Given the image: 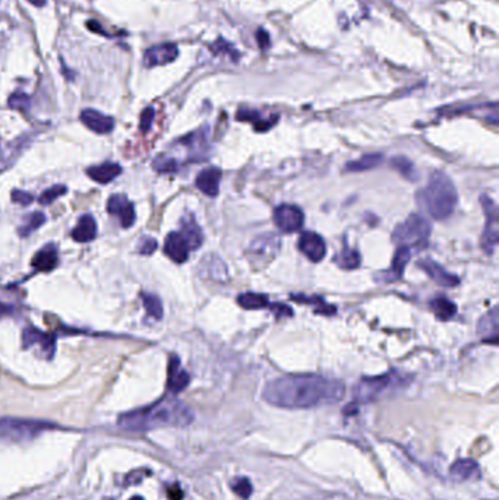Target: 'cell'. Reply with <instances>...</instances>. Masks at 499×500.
Returning a JSON list of instances; mask_svg holds the SVG:
<instances>
[{
  "label": "cell",
  "mask_w": 499,
  "mask_h": 500,
  "mask_svg": "<svg viewBox=\"0 0 499 500\" xmlns=\"http://www.w3.org/2000/svg\"><path fill=\"white\" fill-rule=\"evenodd\" d=\"M274 223L284 232H296L305 224V214L296 205L283 204L274 209Z\"/></svg>",
  "instance_id": "9c48e42d"
},
{
  "label": "cell",
  "mask_w": 499,
  "mask_h": 500,
  "mask_svg": "<svg viewBox=\"0 0 499 500\" xmlns=\"http://www.w3.org/2000/svg\"><path fill=\"white\" fill-rule=\"evenodd\" d=\"M237 303L246 310H259V309H265V307H268L271 310V307H273V303L268 300V297H266L265 294H258V293L239 294Z\"/></svg>",
  "instance_id": "1f68e13d"
},
{
  "label": "cell",
  "mask_w": 499,
  "mask_h": 500,
  "mask_svg": "<svg viewBox=\"0 0 499 500\" xmlns=\"http://www.w3.org/2000/svg\"><path fill=\"white\" fill-rule=\"evenodd\" d=\"M28 2L32 3L34 6H44L47 0H28Z\"/></svg>",
  "instance_id": "7dc6e473"
},
{
  "label": "cell",
  "mask_w": 499,
  "mask_h": 500,
  "mask_svg": "<svg viewBox=\"0 0 499 500\" xmlns=\"http://www.w3.org/2000/svg\"><path fill=\"white\" fill-rule=\"evenodd\" d=\"M480 202L485 213V228L482 232L480 246L485 253L492 254L499 241V211L495 201L489 196L482 195Z\"/></svg>",
  "instance_id": "8992f818"
},
{
  "label": "cell",
  "mask_w": 499,
  "mask_h": 500,
  "mask_svg": "<svg viewBox=\"0 0 499 500\" xmlns=\"http://www.w3.org/2000/svg\"><path fill=\"white\" fill-rule=\"evenodd\" d=\"M431 224H429V221L425 217L419 214H412L394 230L392 241L399 244V246L419 248L425 246L427 243L429 237H431Z\"/></svg>",
  "instance_id": "277c9868"
},
{
  "label": "cell",
  "mask_w": 499,
  "mask_h": 500,
  "mask_svg": "<svg viewBox=\"0 0 499 500\" xmlns=\"http://www.w3.org/2000/svg\"><path fill=\"white\" fill-rule=\"evenodd\" d=\"M167 494H169V499L170 500H180L183 497V493L180 490V487L178 484L171 486L167 488Z\"/></svg>",
  "instance_id": "f6af8a7d"
},
{
  "label": "cell",
  "mask_w": 499,
  "mask_h": 500,
  "mask_svg": "<svg viewBox=\"0 0 499 500\" xmlns=\"http://www.w3.org/2000/svg\"><path fill=\"white\" fill-rule=\"evenodd\" d=\"M429 306H431V310L434 312V315L439 319V320H449L452 316H456L457 313V305L454 301H451L449 298H447L445 296H438L436 298L429 301Z\"/></svg>",
  "instance_id": "f1b7e54d"
},
{
  "label": "cell",
  "mask_w": 499,
  "mask_h": 500,
  "mask_svg": "<svg viewBox=\"0 0 499 500\" xmlns=\"http://www.w3.org/2000/svg\"><path fill=\"white\" fill-rule=\"evenodd\" d=\"M297 246L299 250L313 263L321 262L325 258V254H327V243L315 231L301 232Z\"/></svg>",
  "instance_id": "30bf717a"
},
{
  "label": "cell",
  "mask_w": 499,
  "mask_h": 500,
  "mask_svg": "<svg viewBox=\"0 0 499 500\" xmlns=\"http://www.w3.org/2000/svg\"><path fill=\"white\" fill-rule=\"evenodd\" d=\"M290 297H292V300H295V301H299V303H304V305L313 306V310H315L317 313H319V315L332 316V315H335V312H337V309H335V307H334V306H331V305H328L327 301H325V300H323L322 297H319V296L292 294Z\"/></svg>",
  "instance_id": "f546056e"
},
{
  "label": "cell",
  "mask_w": 499,
  "mask_h": 500,
  "mask_svg": "<svg viewBox=\"0 0 499 500\" xmlns=\"http://www.w3.org/2000/svg\"><path fill=\"white\" fill-rule=\"evenodd\" d=\"M390 164H391V167L394 170L399 171L405 180H409V182H417V180H419V173H417L414 164H413V162L409 158H405L403 155L394 157L390 161Z\"/></svg>",
  "instance_id": "d6a6232c"
},
{
  "label": "cell",
  "mask_w": 499,
  "mask_h": 500,
  "mask_svg": "<svg viewBox=\"0 0 499 500\" xmlns=\"http://www.w3.org/2000/svg\"><path fill=\"white\" fill-rule=\"evenodd\" d=\"M34 197L27 193V192H22V191H14L12 192V201L15 204H19V205H30L32 202Z\"/></svg>",
  "instance_id": "7bdbcfd3"
},
{
  "label": "cell",
  "mask_w": 499,
  "mask_h": 500,
  "mask_svg": "<svg viewBox=\"0 0 499 500\" xmlns=\"http://www.w3.org/2000/svg\"><path fill=\"white\" fill-rule=\"evenodd\" d=\"M59 265V253L54 244H47L40 249L31 261V266L39 272H50Z\"/></svg>",
  "instance_id": "44dd1931"
},
{
  "label": "cell",
  "mask_w": 499,
  "mask_h": 500,
  "mask_svg": "<svg viewBox=\"0 0 499 500\" xmlns=\"http://www.w3.org/2000/svg\"><path fill=\"white\" fill-rule=\"evenodd\" d=\"M280 249V239L275 235H262L255 239L248 249V257L255 268H262V266L268 265L278 253Z\"/></svg>",
  "instance_id": "ba28073f"
},
{
  "label": "cell",
  "mask_w": 499,
  "mask_h": 500,
  "mask_svg": "<svg viewBox=\"0 0 499 500\" xmlns=\"http://www.w3.org/2000/svg\"><path fill=\"white\" fill-rule=\"evenodd\" d=\"M182 144H184V146H188L192 151V160L200 161V160H205L206 157V148H208V127H202V129L196 131L191 135H188L187 138H183Z\"/></svg>",
  "instance_id": "603a6c76"
},
{
  "label": "cell",
  "mask_w": 499,
  "mask_h": 500,
  "mask_svg": "<svg viewBox=\"0 0 499 500\" xmlns=\"http://www.w3.org/2000/svg\"><path fill=\"white\" fill-rule=\"evenodd\" d=\"M45 221H47V217L44 215V213H32L24 219V223L18 227V235L25 239L31 236L34 231L39 230Z\"/></svg>",
  "instance_id": "836d02e7"
},
{
  "label": "cell",
  "mask_w": 499,
  "mask_h": 500,
  "mask_svg": "<svg viewBox=\"0 0 499 500\" xmlns=\"http://www.w3.org/2000/svg\"><path fill=\"white\" fill-rule=\"evenodd\" d=\"M52 427L54 426L47 422L28 418H0V439L9 442L31 440Z\"/></svg>",
  "instance_id": "5b68a950"
},
{
  "label": "cell",
  "mask_w": 499,
  "mask_h": 500,
  "mask_svg": "<svg viewBox=\"0 0 499 500\" xmlns=\"http://www.w3.org/2000/svg\"><path fill=\"white\" fill-rule=\"evenodd\" d=\"M211 50H213L215 54L222 53L223 50H227V53L230 54V57H233V61H235V62H237L239 53H237L233 47H231V44H229V43H227V41H224L223 39H220L215 44H213V45H211Z\"/></svg>",
  "instance_id": "60d3db41"
},
{
  "label": "cell",
  "mask_w": 499,
  "mask_h": 500,
  "mask_svg": "<svg viewBox=\"0 0 499 500\" xmlns=\"http://www.w3.org/2000/svg\"><path fill=\"white\" fill-rule=\"evenodd\" d=\"M179 56V49L176 44L171 43H164V44H158L151 47L148 50H145L144 53V66L145 67H156V66H162V65H169L171 62H175Z\"/></svg>",
  "instance_id": "8fae6325"
},
{
  "label": "cell",
  "mask_w": 499,
  "mask_h": 500,
  "mask_svg": "<svg viewBox=\"0 0 499 500\" xmlns=\"http://www.w3.org/2000/svg\"><path fill=\"white\" fill-rule=\"evenodd\" d=\"M193 422V413L189 406L178 398L166 397L144 409L125 413L118 424L125 430L144 432L161 426L184 427Z\"/></svg>",
  "instance_id": "7a4b0ae2"
},
{
  "label": "cell",
  "mask_w": 499,
  "mask_h": 500,
  "mask_svg": "<svg viewBox=\"0 0 499 500\" xmlns=\"http://www.w3.org/2000/svg\"><path fill=\"white\" fill-rule=\"evenodd\" d=\"M180 226H182V228L179 232L189 244V249L191 250L200 249L204 243V232H202L201 227L198 226V223H196L193 215H191V214L184 215L180 221Z\"/></svg>",
  "instance_id": "7402d4cb"
},
{
  "label": "cell",
  "mask_w": 499,
  "mask_h": 500,
  "mask_svg": "<svg viewBox=\"0 0 499 500\" xmlns=\"http://www.w3.org/2000/svg\"><path fill=\"white\" fill-rule=\"evenodd\" d=\"M394 382H396V375L394 373H387L384 376L375 378H363L353 389L354 402L366 404L378 400L382 393L391 388Z\"/></svg>",
  "instance_id": "52a82bcc"
},
{
  "label": "cell",
  "mask_w": 499,
  "mask_h": 500,
  "mask_svg": "<svg viewBox=\"0 0 499 500\" xmlns=\"http://www.w3.org/2000/svg\"><path fill=\"white\" fill-rule=\"evenodd\" d=\"M478 332L483 343L496 345L499 341V307L495 306L479 320Z\"/></svg>",
  "instance_id": "e0dca14e"
},
{
  "label": "cell",
  "mask_w": 499,
  "mask_h": 500,
  "mask_svg": "<svg viewBox=\"0 0 499 500\" xmlns=\"http://www.w3.org/2000/svg\"><path fill=\"white\" fill-rule=\"evenodd\" d=\"M8 104H9V107L14 110L27 111L31 107V98L27 94H24V92H15V94L9 97Z\"/></svg>",
  "instance_id": "74e56055"
},
{
  "label": "cell",
  "mask_w": 499,
  "mask_h": 500,
  "mask_svg": "<svg viewBox=\"0 0 499 500\" xmlns=\"http://www.w3.org/2000/svg\"><path fill=\"white\" fill-rule=\"evenodd\" d=\"M22 343H24V348L40 345L41 351L49 358H52L56 351V336L50 334H44L43 331L34 327H28L24 329V332H22Z\"/></svg>",
  "instance_id": "4fadbf2b"
},
{
  "label": "cell",
  "mask_w": 499,
  "mask_h": 500,
  "mask_svg": "<svg viewBox=\"0 0 499 500\" xmlns=\"http://www.w3.org/2000/svg\"><path fill=\"white\" fill-rule=\"evenodd\" d=\"M382 160H384V155L382 154H368L363 155L361 160H354L350 161L346 164V171L347 173H362V171H368L372 170L375 167H378Z\"/></svg>",
  "instance_id": "4dcf8cb0"
},
{
  "label": "cell",
  "mask_w": 499,
  "mask_h": 500,
  "mask_svg": "<svg viewBox=\"0 0 499 500\" xmlns=\"http://www.w3.org/2000/svg\"><path fill=\"white\" fill-rule=\"evenodd\" d=\"M417 266H419L422 271H425L440 287L452 288V287H457L460 284V278L458 276L448 272L445 268H443V266H440L439 263H436L432 259H422V261L417 262Z\"/></svg>",
  "instance_id": "5bb4252c"
},
{
  "label": "cell",
  "mask_w": 499,
  "mask_h": 500,
  "mask_svg": "<svg viewBox=\"0 0 499 500\" xmlns=\"http://www.w3.org/2000/svg\"><path fill=\"white\" fill-rule=\"evenodd\" d=\"M257 41L259 44L261 49H268L270 47V36L268 32L264 31V30H258V34H257Z\"/></svg>",
  "instance_id": "ee69618b"
},
{
  "label": "cell",
  "mask_w": 499,
  "mask_h": 500,
  "mask_svg": "<svg viewBox=\"0 0 499 500\" xmlns=\"http://www.w3.org/2000/svg\"><path fill=\"white\" fill-rule=\"evenodd\" d=\"M334 262L337 263L341 270L352 271V270H357L359 266H361L362 257H361V253H359V250L350 249L349 244H347V241L344 240L343 249L339 254H335Z\"/></svg>",
  "instance_id": "83f0119b"
},
{
  "label": "cell",
  "mask_w": 499,
  "mask_h": 500,
  "mask_svg": "<svg viewBox=\"0 0 499 500\" xmlns=\"http://www.w3.org/2000/svg\"><path fill=\"white\" fill-rule=\"evenodd\" d=\"M66 192H67V188L65 184H54V186H52V188L45 189L40 195L39 201H40L41 205H49V204H53L57 199V197L66 195Z\"/></svg>",
  "instance_id": "d590c367"
},
{
  "label": "cell",
  "mask_w": 499,
  "mask_h": 500,
  "mask_svg": "<svg viewBox=\"0 0 499 500\" xmlns=\"http://www.w3.org/2000/svg\"><path fill=\"white\" fill-rule=\"evenodd\" d=\"M230 487L242 499H249L252 494V484L246 477H239V479L230 483Z\"/></svg>",
  "instance_id": "8d00e7d4"
},
{
  "label": "cell",
  "mask_w": 499,
  "mask_h": 500,
  "mask_svg": "<svg viewBox=\"0 0 499 500\" xmlns=\"http://www.w3.org/2000/svg\"><path fill=\"white\" fill-rule=\"evenodd\" d=\"M189 244L179 231H171L164 241V253L176 263L187 262L189 258Z\"/></svg>",
  "instance_id": "ac0fdd59"
},
{
  "label": "cell",
  "mask_w": 499,
  "mask_h": 500,
  "mask_svg": "<svg viewBox=\"0 0 499 500\" xmlns=\"http://www.w3.org/2000/svg\"><path fill=\"white\" fill-rule=\"evenodd\" d=\"M157 240L153 237H144L138 244V252L141 254H153L157 250Z\"/></svg>",
  "instance_id": "ab89813d"
},
{
  "label": "cell",
  "mask_w": 499,
  "mask_h": 500,
  "mask_svg": "<svg viewBox=\"0 0 499 500\" xmlns=\"http://www.w3.org/2000/svg\"><path fill=\"white\" fill-rule=\"evenodd\" d=\"M122 173V167L116 162H103L100 166H92L87 170L88 176L101 184H107L110 182H113L116 177L119 176Z\"/></svg>",
  "instance_id": "cb8c5ba5"
},
{
  "label": "cell",
  "mask_w": 499,
  "mask_h": 500,
  "mask_svg": "<svg viewBox=\"0 0 499 500\" xmlns=\"http://www.w3.org/2000/svg\"><path fill=\"white\" fill-rule=\"evenodd\" d=\"M107 211L112 215H118L123 228H129L135 224L136 214L132 202L125 195H113L107 202Z\"/></svg>",
  "instance_id": "7c38bea8"
},
{
  "label": "cell",
  "mask_w": 499,
  "mask_h": 500,
  "mask_svg": "<svg viewBox=\"0 0 499 500\" xmlns=\"http://www.w3.org/2000/svg\"><path fill=\"white\" fill-rule=\"evenodd\" d=\"M81 122H83L89 131L96 132L97 135L110 133L114 127L113 118L92 109L83 110V113H81Z\"/></svg>",
  "instance_id": "2e32d148"
},
{
  "label": "cell",
  "mask_w": 499,
  "mask_h": 500,
  "mask_svg": "<svg viewBox=\"0 0 499 500\" xmlns=\"http://www.w3.org/2000/svg\"><path fill=\"white\" fill-rule=\"evenodd\" d=\"M141 298H142L144 307H145L147 313H148V315L151 318H154L157 320L162 319V315H164V310H162V303H161V300L157 296L149 294V293H142L141 294Z\"/></svg>",
  "instance_id": "e575fe53"
},
{
  "label": "cell",
  "mask_w": 499,
  "mask_h": 500,
  "mask_svg": "<svg viewBox=\"0 0 499 500\" xmlns=\"http://www.w3.org/2000/svg\"><path fill=\"white\" fill-rule=\"evenodd\" d=\"M154 118H156L154 109L153 107L145 109L142 111V114H141V123H139V129H141L142 132H148L151 129V126H153Z\"/></svg>",
  "instance_id": "b9f144b4"
},
{
  "label": "cell",
  "mask_w": 499,
  "mask_h": 500,
  "mask_svg": "<svg viewBox=\"0 0 499 500\" xmlns=\"http://www.w3.org/2000/svg\"><path fill=\"white\" fill-rule=\"evenodd\" d=\"M410 258H412L410 248L399 246L396 254H394V258H392V263L390 266V270L382 274L381 281L392 283V281L399 280V278H401L405 266H407V263L410 262Z\"/></svg>",
  "instance_id": "ffe728a7"
},
{
  "label": "cell",
  "mask_w": 499,
  "mask_h": 500,
  "mask_svg": "<svg viewBox=\"0 0 499 500\" xmlns=\"http://www.w3.org/2000/svg\"><path fill=\"white\" fill-rule=\"evenodd\" d=\"M223 173L217 167H208L204 169L198 176H196L195 186L198 188L204 195L215 197L220 192V183H222Z\"/></svg>",
  "instance_id": "d6986e66"
},
{
  "label": "cell",
  "mask_w": 499,
  "mask_h": 500,
  "mask_svg": "<svg viewBox=\"0 0 499 500\" xmlns=\"http://www.w3.org/2000/svg\"><path fill=\"white\" fill-rule=\"evenodd\" d=\"M449 472L452 475V479H456L458 481H466V480H471L476 479V477L480 475L479 471V465L473 459H458L454 464L451 465Z\"/></svg>",
  "instance_id": "484cf974"
},
{
  "label": "cell",
  "mask_w": 499,
  "mask_h": 500,
  "mask_svg": "<svg viewBox=\"0 0 499 500\" xmlns=\"http://www.w3.org/2000/svg\"><path fill=\"white\" fill-rule=\"evenodd\" d=\"M237 119L243 120V122H251L253 123L255 129L262 132V131H268L271 127L277 123L278 120V114H273L271 118H262V114L257 110H248V109H240L237 111Z\"/></svg>",
  "instance_id": "4316f807"
},
{
  "label": "cell",
  "mask_w": 499,
  "mask_h": 500,
  "mask_svg": "<svg viewBox=\"0 0 499 500\" xmlns=\"http://www.w3.org/2000/svg\"><path fill=\"white\" fill-rule=\"evenodd\" d=\"M417 204L421 205L434 219H447L452 215L458 204V193L456 184L444 171H434L427 184L416 195Z\"/></svg>",
  "instance_id": "3957f363"
},
{
  "label": "cell",
  "mask_w": 499,
  "mask_h": 500,
  "mask_svg": "<svg viewBox=\"0 0 499 500\" xmlns=\"http://www.w3.org/2000/svg\"><path fill=\"white\" fill-rule=\"evenodd\" d=\"M154 167L160 173H171L178 170V162L171 158H158L154 162Z\"/></svg>",
  "instance_id": "f35d334b"
},
{
  "label": "cell",
  "mask_w": 499,
  "mask_h": 500,
  "mask_svg": "<svg viewBox=\"0 0 499 500\" xmlns=\"http://www.w3.org/2000/svg\"><path fill=\"white\" fill-rule=\"evenodd\" d=\"M191 376L184 369H182L180 358L171 356L169 360V373H167V388L173 393H179L184 388H188Z\"/></svg>",
  "instance_id": "9a60e30c"
},
{
  "label": "cell",
  "mask_w": 499,
  "mask_h": 500,
  "mask_svg": "<svg viewBox=\"0 0 499 500\" xmlns=\"http://www.w3.org/2000/svg\"><path fill=\"white\" fill-rule=\"evenodd\" d=\"M97 236V223L92 215L85 214L79 218L76 227L72 231V239L78 243L92 241Z\"/></svg>",
  "instance_id": "d4e9b609"
},
{
  "label": "cell",
  "mask_w": 499,
  "mask_h": 500,
  "mask_svg": "<svg viewBox=\"0 0 499 500\" xmlns=\"http://www.w3.org/2000/svg\"><path fill=\"white\" fill-rule=\"evenodd\" d=\"M343 382L321 375H288L268 382L264 388V400L288 410L317 409L343 400Z\"/></svg>",
  "instance_id": "6da1fadb"
},
{
  "label": "cell",
  "mask_w": 499,
  "mask_h": 500,
  "mask_svg": "<svg viewBox=\"0 0 499 500\" xmlns=\"http://www.w3.org/2000/svg\"><path fill=\"white\" fill-rule=\"evenodd\" d=\"M12 312H14V306L0 303V318L6 316V315H9V313H12Z\"/></svg>",
  "instance_id": "bcb514c9"
},
{
  "label": "cell",
  "mask_w": 499,
  "mask_h": 500,
  "mask_svg": "<svg viewBox=\"0 0 499 500\" xmlns=\"http://www.w3.org/2000/svg\"><path fill=\"white\" fill-rule=\"evenodd\" d=\"M131 500H144V499H142V497H139V496H135V497H134V499H131Z\"/></svg>",
  "instance_id": "c3c4849f"
}]
</instances>
